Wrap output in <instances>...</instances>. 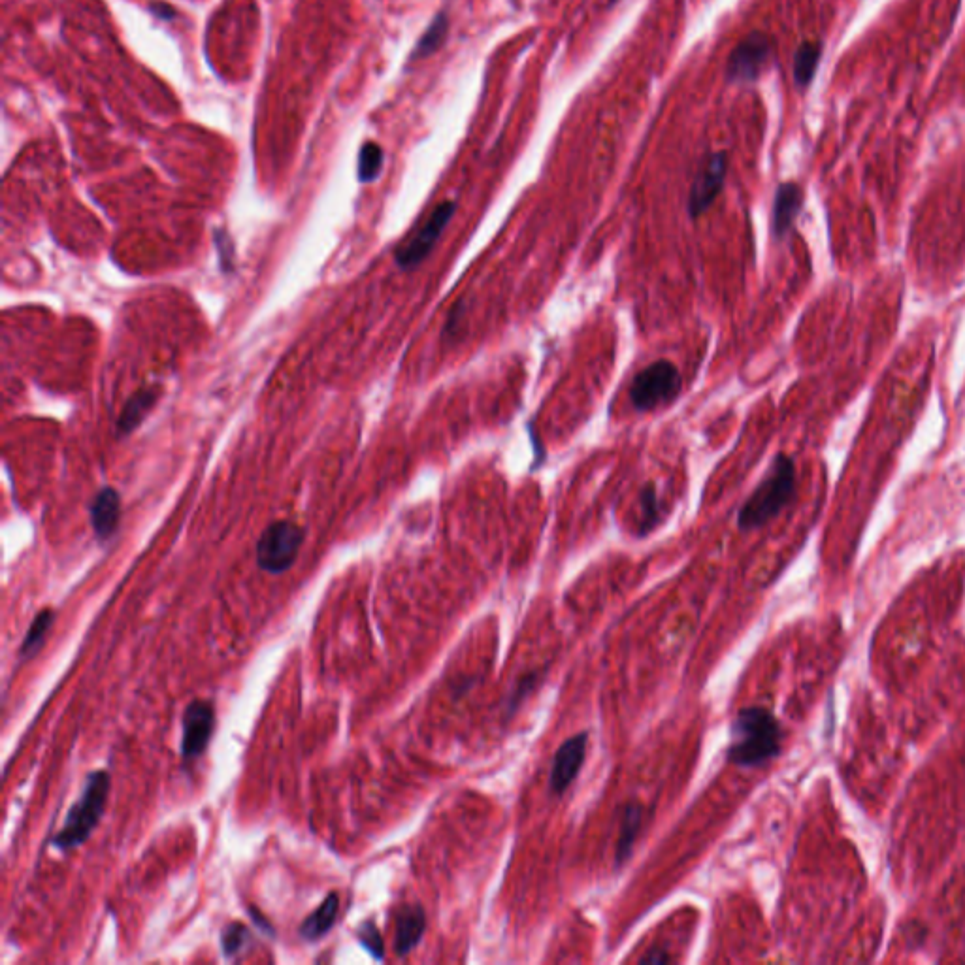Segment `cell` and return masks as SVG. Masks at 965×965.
I'll return each mask as SVG.
<instances>
[{
	"label": "cell",
	"instance_id": "cell-17",
	"mask_svg": "<svg viewBox=\"0 0 965 965\" xmlns=\"http://www.w3.org/2000/svg\"><path fill=\"white\" fill-rule=\"evenodd\" d=\"M447 33H449V17L442 12L432 19V23L428 25L425 34L417 42L415 50L411 53V61H421V59L434 55L436 51L442 50V46L447 40Z\"/></svg>",
	"mask_w": 965,
	"mask_h": 965
},
{
	"label": "cell",
	"instance_id": "cell-22",
	"mask_svg": "<svg viewBox=\"0 0 965 965\" xmlns=\"http://www.w3.org/2000/svg\"><path fill=\"white\" fill-rule=\"evenodd\" d=\"M249 943V930L240 922H230L221 935V949L225 958H234Z\"/></svg>",
	"mask_w": 965,
	"mask_h": 965
},
{
	"label": "cell",
	"instance_id": "cell-24",
	"mask_svg": "<svg viewBox=\"0 0 965 965\" xmlns=\"http://www.w3.org/2000/svg\"><path fill=\"white\" fill-rule=\"evenodd\" d=\"M538 681H540V679H538V673H528L526 677H523V679L519 681V685L515 687V690H513V692H511V696H509L508 707L511 713H513V711H517V707L523 704L524 698H526L528 694H532V692H534V688H536V683H538Z\"/></svg>",
	"mask_w": 965,
	"mask_h": 965
},
{
	"label": "cell",
	"instance_id": "cell-26",
	"mask_svg": "<svg viewBox=\"0 0 965 965\" xmlns=\"http://www.w3.org/2000/svg\"><path fill=\"white\" fill-rule=\"evenodd\" d=\"M641 962H645V964H666V962H670V956L660 954V950H655V952L643 956Z\"/></svg>",
	"mask_w": 965,
	"mask_h": 965
},
{
	"label": "cell",
	"instance_id": "cell-13",
	"mask_svg": "<svg viewBox=\"0 0 965 965\" xmlns=\"http://www.w3.org/2000/svg\"><path fill=\"white\" fill-rule=\"evenodd\" d=\"M121 500L114 489H102L91 502V524L99 540H110L119 526Z\"/></svg>",
	"mask_w": 965,
	"mask_h": 965
},
{
	"label": "cell",
	"instance_id": "cell-4",
	"mask_svg": "<svg viewBox=\"0 0 965 965\" xmlns=\"http://www.w3.org/2000/svg\"><path fill=\"white\" fill-rule=\"evenodd\" d=\"M683 389L679 368L670 360L660 359L645 366L634 377L630 387V402L639 413L671 404Z\"/></svg>",
	"mask_w": 965,
	"mask_h": 965
},
{
	"label": "cell",
	"instance_id": "cell-12",
	"mask_svg": "<svg viewBox=\"0 0 965 965\" xmlns=\"http://www.w3.org/2000/svg\"><path fill=\"white\" fill-rule=\"evenodd\" d=\"M803 193L796 183L779 185L773 202V234L777 238H785L788 230L792 229L798 213L802 210Z\"/></svg>",
	"mask_w": 965,
	"mask_h": 965
},
{
	"label": "cell",
	"instance_id": "cell-11",
	"mask_svg": "<svg viewBox=\"0 0 965 965\" xmlns=\"http://www.w3.org/2000/svg\"><path fill=\"white\" fill-rule=\"evenodd\" d=\"M426 932L425 909L421 905H404L396 913L394 928V950L398 956H408L415 949Z\"/></svg>",
	"mask_w": 965,
	"mask_h": 965
},
{
	"label": "cell",
	"instance_id": "cell-9",
	"mask_svg": "<svg viewBox=\"0 0 965 965\" xmlns=\"http://www.w3.org/2000/svg\"><path fill=\"white\" fill-rule=\"evenodd\" d=\"M215 728V709L210 702L195 700L183 713L181 754L185 760H195L210 745Z\"/></svg>",
	"mask_w": 965,
	"mask_h": 965
},
{
	"label": "cell",
	"instance_id": "cell-6",
	"mask_svg": "<svg viewBox=\"0 0 965 965\" xmlns=\"http://www.w3.org/2000/svg\"><path fill=\"white\" fill-rule=\"evenodd\" d=\"M457 213L455 202H442L438 204L432 213L428 215L425 223L417 229V232L408 238L402 246H398L394 253V261L402 270H413L425 261L426 257L432 253L438 240L442 238L443 230L451 223L453 215Z\"/></svg>",
	"mask_w": 965,
	"mask_h": 965
},
{
	"label": "cell",
	"instance_id": "cell-23",
	"mask_svg": "<svg viewBox=\"0 0 965 965\" xmlns=\"http://www.w3.org/2000/svg\"><path fill=\"white\" fill-rule=\"evenodd\" d=\"M359 941L362 943V947L368 950L374 958L383 960V956H385V943H383V937H381V933L377 930L374 922H366V924L360 928Z\"/></svg>",
	"mask_w": 965,
	"mask_h": 965
},
{
	"label": "cell",
	"instance_id": "cell-10",
	"mask_svg": "<svg viewBox=\"0 0 965 965\" xmlns=\"http://www.w3.org/2000/svg\"><path fill=\"white\" fill-rule=\"evenodd\" d=\"M587 747H589V734L587 732L575 734L558 747L555 758H553V766H551V777H549V785H551L553 794L560 796L572 786L573 781L579 775V771L583 768V764H585Z\"/></svg>",
	"mask_w": 965,
	"mask_h": 965
},
{
	"label": "cell",
	"instance_id": "cell-27",
	"mask_svg": "<svg viewBox=\"0 0 965 965\" xmlns=\"http://www.w3.org/2000/svg\"><path fill=\"white\" fill-rule=\"evenodd\" d=\"M615 2H617V0H611V4H615Z\"/></svg>",
	"mask_w": 965,
	"mask_h": 965
},
{
	"label": "cell",
	"instance_id": "cell-18",
	"mask_svg": "<svg viewBox=\"0 0 965 965\" xmlns=\"http://www.w3.org/2000/svg\"><path fill=\"white\" fill-rule=\"evenodd\" d=\"M53 621H55V613L51 609H44L36 615L33 624L29 626L27 630V636L23 639L21 643V651H19V656L21 660H27V658H33L44 645V641L48 638L50 634L51 626H53Z\"/></svg>",
	"mask_w": 965,
	"mask_h": 965
},
{
	"label": "cell",
	"instance_id": "cell-8",
	"mask_svg": "<svg viewBox=\"0 0 965 965\" xmlns=\"http://www.w3.org/2000/svg\"><path fill=\"white\" fill-rule=\"evenodd\" d=\"M769 57L771 42L768 36L762 33L749 34L737 44L736 50L730 53L726 76L730 82H754L768 65Z\"/></svg>",
	"mask_w": 965,
	"mask_h": 965
},
{
	"label": "cell",
	"instance_id": "cell-7",
	"mask_svg": "<svg viewBox=\"0 0 965 965\" xmlns=\"http://www.w3.org/2000/svg\"><path fill=\"white\" fill-rule=\"evenodd\" d=\"M728 174V155L724 151L711 153L702 164L688 195V213L692 219L704 215L722 193Z\"/></svg>",
	"mask_w": 965,
	"mask_h": 965
},
{
	"label": "cell",
	"instance_id": "cell-14",
	"mask_svg": "<svg viewBox=\"0 0 965 965\" xmlns=\"http://www.w3.org/2000/svg\"><path fill=\"white\" fill-rule=\"evenodd\" d=\"M159 393L161 391L157 387H144L138 393L132 394L131 400L125 404V408L121 411V417L117 421V432L121 436L131 434L132 430H136L138 426L144 423L149 411L157 404Z\"/></svg>",
	"mask_w": 965,
	"mask_h": 965
},
{
	"label": "cell",
	"instance_id": "cell-21",
	"mask_svg": "<svg viewBox=\"0 0 965 965\" xmlns=\"http://www.w3.org/2000/svg\"><path fill=\"white\" fill-rule=\"evenodd\" d=\"M383 168V149L376 142H366L360 148L359 180L364 183L376 180Z\"/></svg>",
	"mask_w": 965,
	"mask_h": 965
},
{
	"label": "cell",
	"instance_id": "cell-25",
	"mask_svg": "<svg viewBox=\"0 0 965 965\" xmlns=\"http://www.w3.org/2000/svg\"><path fill=\"white\" fill-rule=\"evenodd\" d=\"M151 10L155 16L163 17V19H172L174 17V10L170 6H166L163 2H153L151 4Z\"/></svg>",
	"mask_w": 965,
	"mask_h": 965
},
{
	"label": "cell",
	"instance_id": "cell-1",
	"mask_svg": "<svg viewBox=\"0 0 965 965\" xmlns=\"http://www.w3.org/2000/svg\"><path fill=\"white\" fill-rule=\"evenodd\" d=\"M783 730L766 707H745L732 724L728 760L737 768H758L781 753Z\"/></svg>",
	"mask_w": 965,
	"mask_h": 965
},
{
	"label": "cell",
	"instance_id": "cell-5",
	"mask_svg": "<svg viewBox=\"0 0 965 965\" xmlns=\"http://www.w3.org/2000/svg\"><path fill=\"white\" fill-rule=\"evenodd\" d=\"M302 543H304V530L293 521H276L268 524L257 541L259 568L274 575L291 570L298 558Z\"/></svg>",
	"mask_w": 965,
	"mask_h": 965
},
{
	"label": "cell",
	"instance_id": "cell-19",
	"mask_svg": "<svg viewBox=\"0 0 965 965\" xmlns=\"http://www.w3.org/2000/svg\"><path fill=\"white\" fill-rule=\"evenodd\" d=\"M818 59H820V46L818 44L805 42L798 48L796 55H794V80L798 85L805 87L813 80Z\"/></svg>",
	"mask_w": 965,
	"mask_h": 965
},
{
	"label": "cell",
	"instance_id": "cell-16",
	"mask_svg": "<svg viewBox=\"0 0 965 965\" xmlns=\"http://www.w3.org/2000/svg\"><path fill=\"white\" fill-rule=\"evenodd\" d=\"M641 822H643V807L639 803H628L622 811L621 832H619L617 851H615V860L619 866L630 858L641 830Z\"/></svg>",
	"mask_w": 965,
	"mask_h": 965
},
{
	"label": "cell",
	"instance_id": "cell-3",
	"mask_svg": "<svg viewBox=\"0 0 965 965\" xmlns=\"http://www.w3.org/2000/svg\"><path fill=\"white\" fill-rule=\"evenodd\" d=\"M110 783L112 779L106 769H99L87 775L80 800L70 807L63 828L53 837V845L57 849L72 851L91 837L104 815L108 794H110Z\"/></svg>",
	"mask_w": 965,
	"mask_h": 965
},
{
	"label": "cell",
	"instance_id": "cell-15",
	"mask_svg": "<svg viewBox=\"0 0 965 965\" xmlns=\"http://www.w3.org/2000/svg\"><path fill=\"white\" fill-rule=\"evenodd\" d=\"M340 913V896L338 894H328L327 900L323 901L313 913H311L300 926V937L306 941H317L325 937L330 928L336 924V918Z\"/></svg>",
	"mask_w": 965,
	"mask_h": 965
},
{
	"label": "cell",
	"instance_id": "cell-2",
	"mask_svg": "<svg viewBox=\"0 0 965 965\" xmlns=\"http://www.w3.org/2000/svg\"><path fill=\"white\" fill-rule=\"evenodd\" d=\"M796 494V466L792 458L777 455L762 483L739 509L737 526L743 532L762 528L792 502Z\"/></svg>",
	"mask_w": 965,
	"mask_h": 965
},
{
	"label": "cell",
	"instance_id": "cell-20",
	"mask_svg": "<svg viewBox=\"0 0 965 965\" xmlns=\"http://www.w3.org/2000/svg\"><path fill=\"white\" fill-rule=\"evenodd\" d=\"M660 500H658V494H656L655 485L653 483H647L643 489H641V526H639V534L645 536L649 534L656 524L660 523Z\"/></svg>",
	"mask_w": 965,
	"mask_h": 965
}]
</instances>
